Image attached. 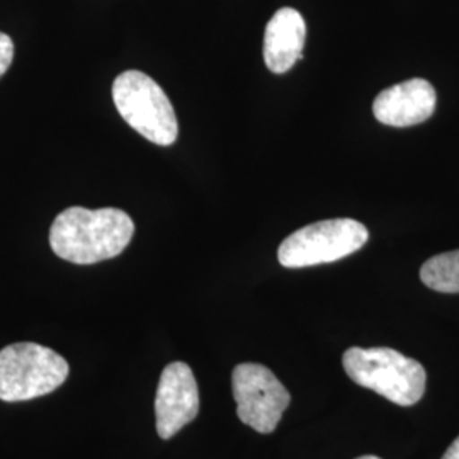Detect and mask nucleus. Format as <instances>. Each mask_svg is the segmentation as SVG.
<instances>
[{
    "mask_svg": "<svg viewBox=\"0 0 459 459\" xmlns=\"http://www.w3.org/2000/svg\"><path fill=\"white\" fill-rule=\"evenodd\" d=\"M134 223L123 210L66 208L49 229L51 250L66 263H102L115 259L132 242Z\"/></svg>",
    "mask_w": 459,
    "mask_h": 459,
    "instance_id": "1",
    "label": "nucleus"
},
{
    "mask_svg": "<svg viewBox=\"0 0 459 459\" xmlns=\"http://www.w3.org/2000/svg\"><path fill=\"white\" fill-rule=\"evenodd\" d=\"M354 383L385 396L400 407L415 405L426 392L424 366L388 347H351L342 358Z\"/></svg>",
    "mask_w": 459,
    "mask_h": 459,
    "instance_id": "2",
    "label": "nucleus"
},
{
    "mask_svg": "<svg viewBox=\"0 0 459 459\" xmlns=\"http://www.w3.org/2000/svg\"><path fill=\"white\" fill-rule=\"evenodd\" d=\"M113 100L121 117L148 142L169 147L179 136L178 116L164 89L147 74L128 70L113 82Z\"/></svg>",
    "mask_w": 459,
    "mask_h": 459,
    "instance_id": "3",
    "label": "nucleus"
},
{
    "mask_svg": "<svg viewBox=\"0 0 459 459\" xmlns=\"http://www.w3.org/2000/svg\"><path fill=\"white\" fill-rule=\"evenodd\" d=\"M70 366L58 352L34 342H17L0 351V400L28 402L65 383Z\"/></svg>",
    "mask_w": 459,
    "mask_h": 459,
    "instance_id": "4",
    "label": "nucleus"
},
{
    "mask_svg": "<svg viewBox=\"0 0 459 459\" xmlns=\"http://www.w3.org/2000/svg\"><path fill=\"white\" fill-rule=\"evenodd\" d=\"M369 238L368 229L351 218L324 220L296 230L279 246L278 259L288 269L335 263L358 252Z\"/></svg>",
    "mask_w": 459,
    "mask_h": 459,
    "instance_id": "5",
    "label": "nucleus"
},
{
    "mask_svg": "<svg viewBox=\"0 0 459 459\" xmlns=\"http://www.w3.org/2000/svg\"><path fill=\"white\" fill-rule=\"evenodd\" d=\"M231 388L238 419L261 434L274 432L291 402L276 375L255 362H244L233 369Z\"/></svg>",
    "mask_w": 459,
    "mask_h": 459,
    "instance_id": "6",
    "label": "nucleus"
},
{
    "mask_svg": "<svg viewBox=\"0 0 459 459\" xmlns=\"http://www.w3.org/2000/svg\"><path fill=\"white\" fill-rule=\"evenodd\" d=\"M199 411V390L193 369L186 362H170L159 379L155 396L157 432L162 439L174 437L191 424Z\"/></svg>",
    "mask_w": 459,
    "mask_h": 459,
    "instance_id": "7",
    "label": "nucleus"
},
{
    "mask_svg": "<svg viewBox=\"0 0 459 459\" xmlns=\"http://www.w3.org/2000/svg\"><path fill=\"white\" fill-rule=\"evenodd\" d=\"M436 104L437 94L432 83L411 79L383 91L373 102V113L386 126L407 128L427 121L434 115Z\"/></svg>",
    "mask_w": 459,
    "mask_h": 459,
    "instance_id": "8",
    "label": "nucleus"
},
{
    "mask_svg": "<svg viewBox=\"0 0 459 459\" xmlns=\"http://www.w3.org/2000/svg\"><path fill=\"white\" fill-rule=\"evenodd\" d=\"M307 38L303 16L291 7L279 9L264 34V62L273 74H286L299 58Z\"/></svg>",
    "mask_w": 459,
    "mask_h": 459,
    "instance_id": "9",
    "label": "nucleus"
},
{
    "mask_svg": "<svg viewBox=\"0 0 459 459\" xmlns=\"http://www.w3.org/2000/svg\"><path fill=\"white\" fill-rule=\"evenodd\" d=\"M427 288L439 293H459V250L434 255L420 269Z\"/></svg>",
    "mask_w": 459,
    "mask_h": 459,
    "instance_id": "10",
    "label": "nucleus"
},
{
    "mask_svg": "<svg viewBox=\"0 0 459 459\" xmlns=\"http://www.w3.org/2000/svg\"><path fill=\"white\" fill-rule=\"evenodd\" d=\"M14 60V43L9 34L0 31V77L9 70Z\"/></svg>",
    "mask_w": 459,
    "mask_h": 459,
    "instance_id": "11",
    "label": "nucleus"
},
{
    "mask_svg": "<svg viewBox=\"0 0 459 459\" xmlns=\"http://www.w3.org/2000/svg\"><path fill=\"white\" fill-rule=\"evenodd\" d=\"M443 459H459V436L456 437V441L447 447Z\"/></svg>",
    "mask_w": 459,
    "mask_h": 459,
    "instance_id": "12",
    "label": "nucleus"
},
{
    "mask_svg": "<svg viewBox=\"0 0 459 459\" xmlns=\"http://www.w3.org/2000/svg\"><path fill=\"white\" fill-rule=\"evenodd\" d=\"M356 459H381V458H377V456H361V458H356Z\"/></svg>",
    "mask_w": 459,
    "mask_h": 459,
    "instance_id": "13",
    "label": "nucleus"
}]
</instances>
